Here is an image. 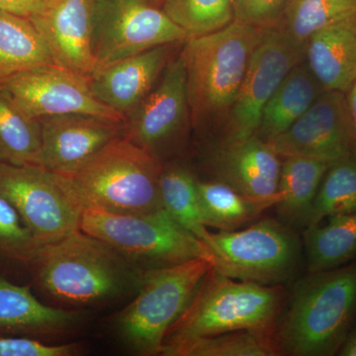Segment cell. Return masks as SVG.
I'll return each instance as SVG.
<instances>
[{
    "label": "cell",
    "mask_w": 356,
    "mask_h": 356,
    "mask_svg": "<svg viewBox=\"0 0 356 356\" xmlns=\"http://www.w3.org/2000/svg\"><path fill=\"white\" fill-rule=\"evenodd\" d=\"M197 180L184 166L163 165L159 180L161 202L172 219L209 247L211 232L204 224Z\"/></svg>",
    "instance_id": "cell-27"
},
{
    "label": "cell",
    "mask_w": 356,
    "mask_h": 356,
    "mask_svg": "<svg viewBox=\"0 0 356 356\" xmlns=\"http://www.w3.org/2000/svg\"><path fill=\"white\" fill-rule=\"evenodd\" d=\"M81 322L79 312L44 305L29 288L0 276V334L56 336L76 329Z\"/></svg>",
    "instance_id": "cell-20"
},
{
    "label": "cell",
    "mask_w": 356,
    "mask_h": 356,
    "mask_svg": "<svg viewBox=\"0 0 356 356\" xmlns=\"http://www.w3.org/2000/svg\"><path fill=\"white\" fill-rule=\"evenodd\" d=\"M88 79L65 67L49 65L0 79V89L35 118L79 114L124 122L123 116L95 97Z\"/></svg>",
    "instance_id": "cell-13"
},
{
    "label": "cell",
    "mask_w": 356,
    "mask_h": 356,
    "mask_svg": "<svg viewBox=\"0 0 356 356\" xmlns=\"http://www.w3.org/2000/svg\"><path fill=\"white\" fill-rule=\"evenodd\" d=\"M163 163L123 136L117 138L70 175H64L84 208L122 215L163 210Z\"/></svg>",
    "instance_id": "cell-5"
},
{
    "label": "cell",
    "mask_w": 356,
    "mask_h": 356,
    "mask_svg": "<svg viewBox=\"0 0 356 356\" xmlns=\"http://www.w3.org/2000/svg\"><path fill=\"white\" fill-rule=\"evenodd\" d=\"M356 14V0H290L276 27L300 46L315 33Z\"/></svg>",
    "instance_id": "cell-29"
},
{
    "label": "cell",
    "mask_w": 356,
    "mask_h": 356,
    "mask_svg": "<svg viewBox=\"0 0 356 356\" xmlns=\"http://www.w3.org/2000/svg\"><path fill=\"white\" fill-rule=\"evenodd\" d=\"M49 65L57 64L31 21L0 9V79Z\"/></svg>",
    "instance_id": "cell-24"
},
{
    "label": "cell",
    "mask_w": 356,
    "mask_h": 356,
    "mask_svg": "<svg viewBox=\"0 0 356 356\" xmlns=\"http://www.w3.org/2000/svg\"><path fill=\"white\" fill-rule=\"evenodd\" d=\"M325 91L304 58L269 98L255 135L267 142L284 133Z\"/></svg>",
    "instance_id": "cell-21"
},
{
    "label": "cell",
    "mask_w": 356,
    "mask_h": 356,
    "mask_svg": "<svg viewBox=\"0 0 356 356\" xmlns=\"http://www.w3.org/2000/svg\"><path fill=\"white\" fill-rule=\"evenodd\" d=\"M35 264L44 292L58 301L79 306L137 290L144 273L106 243L81 229L44 245Z\"/></svg>",
    "instance_id": "cell-3"
},
{
    "label": "cell",
    "mask_w": 356,
    "mask_h": 356,
    "mask_svg": "<svg viewBox=\"0 0 356 356\" xmlns=\"http://www.w3.org/2000/svg\"><path fill=\"white\" fill-rule=\"evenodd\" d=\"M285 296L282 285L236 281L212 267L166 332L163 346L236 331L275 334Z\"/></svg>",
    "instance_id": "cell-4"
},
{
    "label": "cell",
    "mask_w": 356,
    "mask_h": 356,
    "mask_svg": "<svg viewBox=\"0 0 356 356\" xmlns=\"http://www.w3.org/2000/svg\"><path fill=\"white\" fill-rule=\"evenodd\" d=\"M290 0H235V19L259 29L277 26Z\"/></svg>",
    "instance_id": "cell-33"
},
{
    "label": "cell",
    "mask_w": 356,
    "mask_h": 356,
    "mask_svg": "<svg viewBox=\"0 0 356 356\" xmlns=\"http://www.w3.org/2000/svg\"><path fill=\"white\" fill-rule=\"evenodd\" d=\"M280 156L266 142L252 136L222 143L211 156L215 179L250 195H273L278 191Z\"/></svg>",
    "instance_id": "cell-18"
},
{
    "label": "cell",
    "mask_w": 356,
    "mask_h": 356,
    "mask_svg": "<svg viewBox=\"0 0 356 356\" xmlns=\"http://www.w3.org/2000/svg\"><path fill=\"white\" fill-rule=\"evenodd\" d=\"M40 120L42 146L37 165L60 175H72L123 135V122L89 115H60Z\"/></svg>",
    "instance_id": "cell-15"
},
{
    "label": "cell",
    "mask_w": 356,
    "mask_h": 356,
    "mask_svg": "<svg viewBox=\"0 0 356 356\" xmlns=\"http://www.w3.org/2000/svg\"><path fill=\"white\" fill-rule=\"evenodd\" d=\"M77 351L74 343L51 346L28 337H0V356H70Z\"/></svg>",
    "instance_id": "cell-34"
},
{
    "label": "cell",
    "mask_w": 356,
    "mask_h": 356,
    "mask_svg": "<svg viewBox=\"0 0 356 356\" xmlns=\"http://www.w3.org/2000/svg\"><path fill=\"white\" fill-rule=\"evenodd\" d=\"M188 38L186 31L149 0H95V72L156 47L184 44Z\"/></svg>",
    "instance_id": "cell-10"
},
{
    "label": "cell",
    "mask_w": 356,
    "mask_h": 356,
    "mask_svg": "<svg viewBox=\"0 0 356 356\" xmlns=\"http://www.w3.org/2000/svg\"><path fill=\"white\" fill-rule=\"evenodd\" d=\"M44 247L15 208L0 196V254L14 261L35 264Z\"/></svg>",
    "instance_id": "cell-32"
},
{
    "label": "cell",
    "mask_w": 356,
    "mask_h": 356,
    "mask_svg": "<svg viewBox=\"0 0 356 356\" xmlns=\"http://www.w3.org/2000/svg\"><path fill=\"white\" fill-rule=\"evenodd\" d=\"M235 0H163V13L191 37L219 31L235 19Z\"/></svg>",
    "instance_id": "cell-31"
},
{
    "label": "cell",
    "mask_w": 356,
    "mask_h": 356,
    "mask_svg": "<svg viewBox=\"0 0 356 356\" xmlns=\"http://www.w3.org/2000/svg\"><path fill=\"white\" fill-rule=\"evenodd\" d=\"M178 44L156 47L96 70L88 79L93 95L125 119L158 83Z\"/></svg>",
    "instance_id": "cell-17"
},
{
    "label": "cell",
    "mask_w": 356,
    "mask_h": 356,
    "mask_svg": "<svg viewBox=\"0 0 356 356\" xmlns=\"http://www.w3.org/2000/svg\"><path fill=\"white\" fill-rule=\"evenodd\" d=\"M304 47L274 27L264 29L242 86L227 118L222 143L238 142L257 133L262 110L290 70L304 60Z\"/></svg>",
    "instance_id": "cell-12"
},
{
    "label": "cell",
    "mask_w": 356,
    "mask_h": 356,
    "mask_svg": "<svg viewBox=\"0 0 356 356\" xmlns=\"http://www.w3.org/2000/svg\"><path fill=\"white\" fill-rule=\"evenodd\" d=\"M41 146V120L0 89V163L37 165Z\"/></svg>",
    "instance_id": "cell-26"
},
{
    "label": "cell",
    "mask_w": 356,
    "mask_h": 356,
    "mask_svg": "<svg viewBox=\"0 0 356 356\" xmlns=\"http://www.w3.org/2000/svg\"><path fill=\"white\" fill-rule=\"evenodd\" d=\"M266 143L282 158L308 156L334 163L353 153L346 95L325 90L284 133Z\"/></svg>",
    "instance_id": "cell-14"
},
{
    "label": "cell",
    "mask_w": 356,
    "mask_h": 356,
    "mask_svg": "<svg viewBox=\"0 0 356 356\" xmlns=\"http://www.w3.org/2000/svg\"><path fill=\"white\" fill-rule=\"evenodd\" d=\"M344 95H346V106H348L351 133H353V149L356 153V81Z\"/></svg>",
    "instance_id": "cell-36"
},
{
    "label": "cell",
    "mask_w": 356,
    "mask_h": 356,
    "mask_svg": "<svg viewBox=\"0 0 356 356\" xmlns=\"http://www.w3.org/2000/svg\"><path fill=\"white\" fill-rule=\"evenodd\" d=\"M309 273L327 270L356 259V212L327 218L304 231Z\"/></svg>",
    "instance_id": "cell-25"
},
{
    "label": "cell",
    "mask_w": 356,
    "mask_h": 356,
    "mask_svg": "<svg viewBox=\"0 0 356 356\" xmlns=\"http://www.w3.org/2000/svg\"><path fill=\"white\" fill-rule=\"evenodd\" d=\"M48 0H0V9L29 18L39 13Z\"/></svg>",
    "instance_id": "cell-35"
},
{
    "label": "cell",
    "mask_w": 356,
    "mask_h": 356,
    "mask_svg": "<svg viewBox=\"0 0 356 356\" xmlns=\"http://www.w3.org/2000/svg\"><path fill=\"white\" fill-rule=\"evenodd\" d=\"M212 267L209 259H195L144 271L135 299L116 320L122 343L137 355H161L166 332Z\"/></svg>",
    "instance_id": "cell-7"
},
{
    "label": "cell",
    "mask_w": 356,
    "mask_h": 356,
    "mask_svg": "<svg viewBox=\"0 0 356 356\" xmlns=\"http://www.w3.org/2000/svg\"><path fill=\"white\" fill-rule=\"evenodd\" d=\"M0 196L44 245L81 229L83 203L64 175L43 166L0 163Z\"/></svg>",
    "instance_id": "cell-9"
},
{
    "label": "cell",
    "mask_w": 356,
    "mask_h": 356,
    "mask_svg": "<svg viewBox=\"0 0 356 356\" xmlns=\"http://www.w3.org/2000/svg\"><path fill=\"white\" fill-rule=\"evenodd\" d=\"M274 332L236 331L163 346L165 356H275Z\"/></svg>",
    "instance_id": "cell-28"
},
{
    "label": "cell",
    "mask_w": 356,
    "mask_h": 356,
    "mask_svg": "<svg viewBox=\"0 0 356 356\" xmlns=\"http://www.w3.org/2000/svg\"><path fill=\"white\" fill-rule=\"evenodd\" d=\"M356 212V153L334 161L325 172L308 226L322 222L327 218ZM306 229V228H305Z\"/></svg>",
    "instance_id": "cell-30"
},
{
    "label": "cell",
    "mask_w": 356,
    "mask_h": 356,
    "mask_svg": "<svg viewBox=\"0 0 356 356\" xmlns=\"http://www.w3.org/2000/svg\"><path fill=\"white\" fill-rule=\"evenodd\" d=\"M213 268L236 280L282 285L298 268L301 243L291 227L273 219L211 233Z\"/></svg>",
    "instance_id": "cell-8"
},
{
    "label": "cell",
    "mask_w": 356,
    "mask_h": 356,
    "mask_svg": "<svg viewBox=\"0 0 356 356\" xmlns=\"http://www.w3.org/2000/svg\"><path fill=\"white\" fill-rule=\"evenodd\" d=\"M341 356H356V324L337 353Z\"/></svg>",
    "instance_id": "cell-37"
},
{
    "label": "cell",
    "mask_w": 356,
    "mask_h": 356,
    "mask_svg": "<svg viewBox=\"0 0 356 356\" xmlns=\"http://www.w3.org/2000/svg\"><path fill=\"white\" fill-rule=\"evenodd\" d=\"M332 163L308 156H286L281 165L278 215L291 228H307L318 187Z\"/></svg>",
    "instance_id": "cell-23"
},
{
    "label": "cell",
    "mask_w": 356,
    "mask_h": 356,
    "mask_svg": "<svg viewBox=\"0 0 356 356\" xmlns=\"http://www.w3.org/2000/svg\"><path fill=\"white\" fill-rule=\"evenodd\" d=\"M95 0H48L28 19L36 28L58 67L84 76L95 70L92 23Z\"/></svg>",
    "instance_id": "cell-16"
},
{
    "label": "cell",
    "mask_w": 356,
    "mask_h": 356,
    "mask_svg": "<svg viewBox=\"0 0 356 356\" xmlns=\"http://www.w3.org/2000/svg\"><path fill=\"white\" fill-rule=\"evenodd\" d=\"M149 1L154 2L156 6H161V1H163V0H149Z\"/></svg>",
    "instance_id": "cell-38"
},
{
    "label": "cell",
    "mask_w": 356,
    "mask_h": 356,
    "mask_svg": "<svg viewBox=\"0 0 356 356\" xmlns=\"http://www.w3.org/2000/svg\"><path fill=\"white\" fill-rule=\"evenodd\" d=\"M356 324V261L309 273L294 288L275 327L282 355H337Z\"/></svg>",
    "instance_id": "cell-1"
},
{
    "label": "cell",
    "mask_w": 356,
    "mask_h": 356,
    "mask_svg": "<svg viewBox=\"0 0 356 356\" xmlns=\"http://www.w3.org/2000/svg\"><path fill=\"white\" fill-rule=\"evenodd\" d=\"M189 124L186 70L179 54L151 92L124 119L122 136L163 163L179 146Z\"/></svg>",
    "instance_id": "cell-11"
},
{
    "label": "cell",
    "mask_w": 356,
    "mask_h": 356,
    "mask_svg": "<svg viewBox=\"0 0 356 356\" xmlns=\"http://www.w3.org/2000/svg\"><path fill=\"white\" fill-rule=\"evenodd\" d=\"M264 30L234 20L219 31L184 42L180 54L193 127L227 120Z\"/></svg>",
    "instance_id": "cell-2"
},
{
    "label": "cell",
    "mask_w": 356,
    "mask_h": 356,
    "mask_svg": "<svg viewBox=\"0 0 356 356\" xmlns=\"http://www.w3.org/2000/svg\"><path fill=\"white\" fill-rule=\"evenodd\" d=\"M197 189L204 224L219 231L242 229L281 200L280 191L273 195H250L218 180H197Z\"/></svg>",
    "instance_id": "cell-22"
},
{
    "label": "cell",
    "mask_w": 356,
    "mask_h": 356,
    "mask_svg": "<svg viewBox=\"0 0 356 356\" xmlns=\"http://www.w3.org/2000/svg\"><path fill=\"white\" fill-rule=\"evenodd\" d=\"M81 229L106 243L140 270L163 268L195 259H209V248L165 210L122 215L84 208Z\"/></svg>",
    "instance_id": "cell-6"
},
{
    "label": "cell",
    "mask_w": 356,
    "mask_h": 356,
    "mask_svg": "<svg viewBox=\"0 0 356 356\" xmlns=\"http://www.w3.org/2000/svg\"><path fill=\"white\" fill-rule=\"evenodd\" d=\"M304 57L325 90L346 93L356 81V14L315 33Z\"/></svg>",
    "instance_id": "cell-19"
}]
</instances>
